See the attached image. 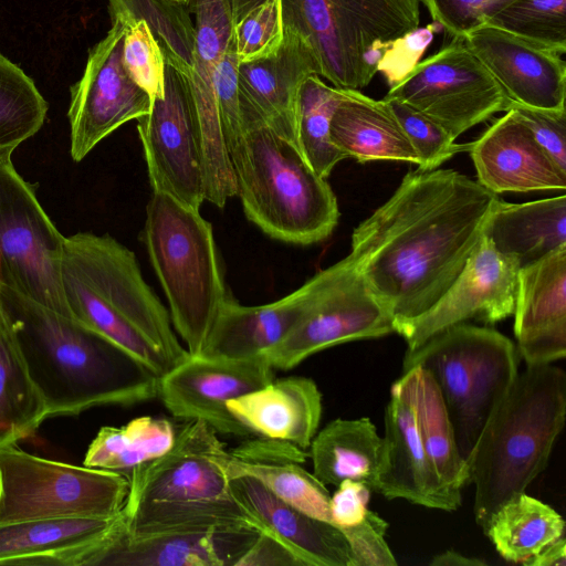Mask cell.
<instances>
[{"label": "cell", "mask_w": 566, "mask_h": 566, "mask_svg": "<svg viewBox=\"0 0 566 566\" xmlns=\"http://www.w3.org/2000/svg\"><path fill=\"white\" fill-rule=\"evenodd\" d=\"M497 199L453 169H418L354 229L349 254L394 326L428 311L450 287Z\"/></svg>", "instance_id": "obj_1"}, {"label": "cell", "mask_w": 566, "mask_h": 566, "mask_svg": "<svg viewBox=\"0 0 566 566\" xmlns=\"http://www.w3.org/2000/svg\"><path fill=\"white\" fill-rule=\"evenodd\" d=\"M0 310L46 418L158 398L160 376L80 321L4 286H0Z\"/></svg>", "instance_id": "obj_2"}, {"label": "cell", "mask_w": 566, "mask_h": 566, "mask_svg": "<svg viewBox=\"0 0 566 566\" xmlns=\"http://www.w3.org/2000/svg\"><path fill=\"white\" fill-rule=\"evenodd\" d=\"M60 274L71 316L158 376L189 356L169 311L144 280L135 253L113 237L92 232L65 237Z\"/></svg>", "instance_id": "obj_3"}, {"label": "cell", "mask_w": 566, "mask_h": 566, "mask_svg": "<svg viewBox=\"0 0 566 566\" xmlns=\"http://www.w3.org/2000/svg\"><path fill=\"white\" fill-rule=\"evenodd\" d=\"M565 419V371L554 364L518 371L467 460L474 518L482 530L545 470Z\"/></svg>", "instance_id": "obj_4"}, {"label": "cell", "mask_w": 566, "mask_h": 566, "mask_svg": "<svg viewBox=\"0 0 566 566\" xmlns=\"http://www.w3.org/2000/svg\"><path fill=\"white\" fill-rule=\"evenodd\" d=\"M229 149L247 218L269 237L310 245L327 239L339 218L336 196L295 144L258 118H241Z\"/></svg>", "instance_id": "obj_5"}, {"label": "cell", "mask_w": 566, "mask_h": 566, "mask_svg": "<svg viewBox=\"0 0 566 566\" xmlns=\"http://www.w3.org/2000/svg\"><path fill=\"white\" fill-rule=\"evenodd\" d=\"M143 238L165 292L174 329L190 355H200L226 301L212 226L199 210L153 192Z\"/></svg>", "instance_id": "obj_6"}, {"label": "cell", "mask_w": 566, "mask_h": 566, "mask_svg": "<svg viewBox=\"0 0 566 566\" xmlns=\"http://www.w3.org/2000/svg\"><path fill=\"white\" fill-rule=\"evenodd\" d=\"M415 366L434 379L467 462L485 422L518 375L517 348L496 329L464 322L407 350L402 369Z\"/></svg>", "instance_id": "obj_7"}, {"label": "cell", "mask_w": 566, "mask_h": 566, "mask_svg": "<svg viewBox=\"0 0 566 566\" xmlns=\"http://www.w3.org/2000/svg\"><path fill=\"white\" fill-rule=\"evenodd\" d=\"M129 493L127 476L22 451L0 450V525L46 518H114Z\"/></svg>", "instance_id": "obj_8"}, {"label": "cell", "mask_w": 566, "mask_h": 566, "mask_svg": "<svg viewBox=\"0 0 566 566\" xmlns=\"http://www.w3.org/2000/svg\"><path fill=\"white\" fill-rule=\"evenodd\" d=\"M298 322L265 354L274 369L289 370L326 348L394 333V318L375 296L350 254L308 280Z\"/></svg>", "instance_id": "obj_9"}, {"label": "cell", "mask_w": 566, "mask_h": 566, "mask_svg": "<svg viewBox=\"0 0 566 566\" xmlns=\"http://www.w3.org/2000/svg\"><path fill=\"white\" fill-rule=\"evenodd\" d=\"M64 240L11 159L0 161V286L72 317L60 274Z\"/></svg>", "instance_id": "obj_10"}, {"label": "cell", "mask_w": 566, "mask_h": 566, "mask_svg": "<svg viewBox=\"0 0 566 566\" xmlns=\"http://www.w3.org/2000/svg\"><path fill=\"white\" fill-rule=\"evenodd\" d=\"M385 97L421 112L454 140L495 113L507 111L512 104L464 40L457 38L419 62Z\"/></svg>", "instance_id": "obj_11"}, {"label": "cell", "mask_w": 566, "mask_h": 566, "mask_svg": "<svg viewBox=\"0 0 566 566\" xmlns=\"http://www.w3.org/2000/svg\"><path fill=\"white\" fill-rule=\"evenodd\" d=\"M165 95L137 120L153 192L200 210L205 201L196 109L188 78L166 64Z\"/></svg>", "instance_id": "obj_12"}, {"label": "cell", "mask_w": 566, "mask_h": 566, "mask_svg": "<svg viewBox=\"0 0 566 566\" xmlns=\"http://www.w3.org/2000/svg\"><path fill=\"white\" fill-rule=\"evenodd\" d=\"M126 25L112 21L106 36L88 53L84 73L71 87L67 111L71 157L81 161L123 124L147 115L151 101L123 65Z\"/></svg>", "instance_id": "obj_13"}, {"label": "cell", "mask_w": 566, "mask_h": 566, "mask_svg": "<svg viewBox=\"0 0 566 566\" xmlns=\"http://www.w3.org/2000/svg\"><path fill=\"white\" fill-rule=\"evenodd\" d=\"M185 4L195 15L196 44L188 81L197 117L205 200L222 208L235 196L237 184L220 119L214 77L234 21L227 0H186Z\"/></svg>", "instance_id": "obj_14"}, {"label": "cell", "mask_w": 566, "mask_h": 566, "mask_svg": "<svg viewBox=\"0 0 566 566\" xmlns=\"http://www.w3.org/2000/svg\"><path fill=\"white\" fill-rule=\"evenodd\" d=\"M273 369L264 356L233 359L189 354L160 376L158 398L175 418L201 420L220 434L252 438L227 402L271 382Z\"/></svg>", "instance_id": "obj_15"}, {"label": "cell", "mask_w": 566, "mask_h": 566, "mask_svg": "<svg viewBox=\"0 0 566 566\" xmlns=\"http://www.w3.org/2000/svg\"><path fill=\"white\" fill-rule=\"evenodd\" d=\"M520 266L482 235L444 294L421 315L398 323L394 332L413 350L433 335L468 319L494 324L514 314Z\"/></svg>", "instance_id": "obj_16"}, {"label": "cell", "mask_w": 566, "mask_h": 566, "mask_svg": "<svg viewBox=\"0 0 566 566\" xmlns=\"http://www.w3.org/2000/svg\"><path fill=\"white\" fill-rule=\"evenodd\" d=\"M229 457L213 428L201 420L187 421L165 453L132 472L124 507L229 495Z\"/></svg>", "instance_id": "obj_17"}, {"label": "cell", "mask_w": 566, "mask_h": 566, "mask_svg": "<svg viewBox=\"0 0 566 566\" xmlns=\"http://www.w3.org/2000/svg\"><path fill=\"white\" fill-rule=\"evenodd\" d=\"M463 40L513 103L565 108L563 54L488 23L470 31Z\"/></svg>", "instance_id": "obj_18"}, {"label": "cell", "mask_w": 566, "mask_h": 566, "mask_svg": "<svg viewBox=\"0 0 566 566\" xmlns=\"http://www.w3.org/2000/svg\"><path fill=\"white\" fill-rule=\"evenodd\" d=\"M384 457L375 492L387 500L454 511L461 491L449 488L438 475L422 444L412 403L399 381L394 382L385 409Z\"/></svg>", "instance_id": "obj_19"}, {"label": "cell", "mask_w": 566, "mask_h": 566, "mask_svg": "<svg viewBox=\"0 0 566 566\" xmlns=\"http://www.w3.org/2000/svg\"><path fill=\"white\" fill-rule=\"evenodd\" d=\"M259 533L258 528L245 526L130 536L125 533L123 521L84 566H237Z\"/></svg>", "instance_id": "obj_20"}, {"label": "cell", "mask_w": 566, "mask_h": 566, "mask_svg": "<svg viewBox=\"0 0 566 566\" xmlns=\"http://www.w3.org/2000/svg\"><path fill=\"white\" fill-rule=\"evenodd\" d=\"M478 182L497 195L503 192L563 191L562 172L536 143L530 128L509 108L475 142L468 144Z\"/></svg>", "instance_id": "obj_21"}, {"label": "cell", "mask_w": 566, "mask_h": 566, "mask_svg": "<svg viewBox=\"0 0 566 566\" xmlns=\"http://www.w3.org/2000/svg\"><path fill=\"white\" fill-rule=\"evenodd\" d=\"M517 352L526 366L566 356V245L518 271L514 310Z\"/></svg>", "instance_id": "obj_22"}, {"label": "cell", "mask_w": 566, "mask_h": 566, "mask_svg": "<svg viewBox=\"0 0 566 566\" xmlns=\"http://www.w3.org/2000/svg\"><path fill=\"white\" fill-rule=\"evenodd\" d=\"M312 74L319 76L311 46L284 29L283 41L274 53L239 65L241 118H258L296 145V101L301 85Z\"/></svg>", "instance_id": "obj_23"}, {"label": "cell", "mask_w": 566, "mask_h": 566, "mask_svg": "<svg viewBox=\"0 0 566 566\" xmlns=\"http://www.w3.org/2000/svg\"><path fill=\"white\" fill-rule=\"evenodd\" d=\"M229 489L260 530L280 538L305 566H350L348 543L334 524L283 502L252 476L231 478Z\"/></svg>", "instance_id": "obj_24"}, {"label": "cell", "mask_w": 566, "mask_h": 566, "mask_svg": "<svg viewBox=\"0 0 566 566\" xmlns=\"http://www.w3.org/2000/svg\"><path fill=\"white\" fill-rule=\"evenodd\" d=\"M124 521L64 517L0 525V565L84 566Z\"/></svg>", "instance_id": "obj_25"}, {"label": "cell", "mask_w": 566, "mask_h": 566, "mask_svg": "<svg viewBox=\"0 0 566 566\" xmlns=\"http://www.w3.org/2000/svg\"><path fill=\"white\" fill-rule=\"evenodd\" d=\"M229 411L254 437L289 442L306 450L322 417V394L311 378L290 376L227 402Z\"/></svg>", "instance_id": "obj_26"}, {"label": "cell", "mask_w": 566, "mask_h": 566, "mask_svg": "<svg viewBox=\"0 0 566 566\" xmlns=\"http://www.w3.org/2000/svg\"><path fill=\"white\" fill-rule=\"evenodd\" d=\"M308 294L310 283L306 281L294 292L263 305H241L230 296L200 355L233 359L265 357L298 322Z\"/></svg>", "instance_id": "obj_27"}, {"label": "cell", "mask_w": 566, "mask_h": 566, "mask_svg": "<svg viewBox=\"0 0 566 566\" xmlns=\"http://www.w3.org/2000/svg\"><path fill=\"white\" fill-rule=\"evenodd\" d=\"M340 90L331 120V140L345 156L359 163L399 160L415 165L418 156L385 99L358 90Z\"/></svg>", "instance_id": "obj_28"}, {"label": "cell", "mask_w": 566, "mask_h": 566, "mask_svg": "<svg viewBox=\"0 0 566 566\" xmlns=\"http://www.w3.org/2000/svg\"><path fill=\"white\" fill-rule=\"evenodd\" d=\"M484 235L502 254L513 258L520 269L566 245V196L510 203H494Z\"/></svg>", "instance_id": "obj_29"}, {"label": "cell", "mask_w": 566, "mask_h": 566, "mask_svg": "<svg viewBox=\"0 0 566 566\" xmlns=\"http://www.w3.org/2000/svg\"><path fill=\"white\" fill-rule=\"evenodd\" d=\"M308 449L313 474L325 485L353 480L376 490L384 440L369 418L332 420L316 432Z\"/></svg>", "instance_id": "obj_30"}, {"label": "cell", "mask_w": 566, "mask_h": 566, "mask_svg": "<svg viewBox=\"0 0 566 566\" xmlns=\"http://www.w3.org/2000/svg\"><path fill=\"white\" fill-rule=\"evenodd\" d=\"M123 513L124 531L130 536L245 526L255 527L261 532L256 520L232 494L188 501L146 502L124 507Z\"/></svg>", "instance_id": "obj_31"}, {"label": "cell", "mask_w": 566, "mask_h": 566, "mask_svg": "<svg viewBox=\"0 0 566 566\" xmlns=\"http://www.w3.org/2000/svg\"><path fill=\"white\" fill-rule=\"evenodd\" d=\"M399 381L412 403L422 444L438 475L449 488L461 491L469 483L468 465L434 379L415 366L403 371Z\"/></svg>", "instance_id": "obj_32"}, {"label": "cell", "mask_w": 566, "mask_h": 566, "mask_svg": "<svg viewBox=\"0 0 566 566\" xmlns=\"http://www.w3.org/2000/svg\"><path fill=\"white\" fill-rule=\"evenodd\" d=\"M483 531L502 558L523 563L564 536L565 522L548 504L524 492L504 503Z\"/></svg>", "instance_id": "obj_33"}, {"label": "cell", "mask_w": 566, "mask_h": 566, "mask_svg": "<svg viewBox=\"0 0 566 566\" xmlns=\"http://www.w3.org/2000/svg\"><path fill=\"white\" fill-rule=\"evenodd\" d=\"M176 429L166 418L143 416L123 427H103L91 442L83 465L120 473L127 478L138 467L165 453Z\"/></svg>", "instance_id": "obj_34"}, {"label": "cell", "mask_w": 566, "mask_h": 566, "mask_svg": "<svg viewBox=\"0 0 566 566\" xmlns=\"http://www.w3.org/2000/svg\"><path fill=\"white\" fill-rule=\"evenodd\" d=\"M44 419L43 400L0 310V450L30 437Z\"/></svg>", "instance_id": "obj_35"}, {"label": "cell", "mask_w": 566, "mask_h": 566, "mask_svg": "<svg viewBox=\"0 0 566 566\" xmlns=\"http://www.w3.org/2000/svg\"><path fill=\"white\" fill-rule=\"evenodd\" d=\"M112 21H144L161 49L166 64L190 76L196 44L195 23L178 0H108Z\"/></svg>", "instance_id": "obj_36"}, {"label": "cell", "mask_w": 566, "mask_h": 566, "mask_svg": "<svg viewBox=\"0 0 566 566\" xmlns=\"http://www.w3.org/2000/svg\"><path fill=\"white\" fill-rule=\"evenodd\" d=\"M340 99V90L310 75L301 85L295 108V142L312 169L327 178L347 158L331 140V120Z\"/></svg>", "instance_id": "obj_37"}, {"label": "cell", "mask_w": 566, "mask_h": 566, "mask_svg": "<svg viewBox=\"0 0 566 566\" xmlns=\"http://www.w3.org/2000/svg\"><path fill=\"white\" fill-rule=\"evenodd\" d=\"M292 458L238 459L227 462L229 479L249 475L283 502L316 518L332 523L331 494L325 484Z\"/></svg>", "instance_id": "obj_38"}, {"label": "cell", "mask_w": 566, "mask_h": 566, "mask_svg": "<svg viewBox=\"0 0 566 566\" xmlns=\"http://www.w3.org/2000/svg\"><path fill=\"white\" fill-rule=\"evenodd\" d=\"M48 103L22 69L0 53V161L43 126Z\"/></svg>", "instance_id": "obj_39"}, {"label": "cell", "mask_w": 566, "mask_h": 566, "mask_svg": "<svg viewBox=\"0 0 566 566\" xmlns=\"http://www.w3.org/2000/svg\"><path fill=\"white\" fill-rule=\"evenodd\" d=\"M486 23L560 54L566 51V0H514Z\"/></svg>", "instance_id": "obj_40"}, {"label": "cell", "mask_w": 566, "mask_h": 566, "mask_svg": "<svg viewBox=\"0 0 566 566\" xmlns=\"http://www.w3.org/2000/svg\"><path fill=\"white\" fill-rule=\"evenodd\" d=\"M123 65L151 101L163 98L166 83V61L153 32L144 21L126 25L123 41Z\"/></svg>", "instance_id": "obj_41"}, {"label": "cell", "mask_w": 566, "mask_h": 566, "mask_svg": "<svg viewBox=\"0 0 566 566\" xmlns=\"http://www.w3.org/2000/svg\"><path fill=\"white\" fill-rule=\"evenodd\" d=\"M384 99L415 149L419 170H433L455 153L467 150L468 144H455L444 128L421 112L395 98Z\"/></svg>", "instance_id": "obj_42"}, {"label": "cell", "mask_w": 566, "mask_h": 566, "mask_svg": "<svg viewBox=\"0 0 566 566\" xmlns=\"http://www.w3.org/2000/svg\"><path fill=\"white\" fill-rule=\"evenodd\" d=\"M240 63L274 53L284 38L281 0H263L244 13L233 27Z\"/></svg>", "instance_id": "obj_43"}, {"label": "cell", "mask_w": 566, "mask_h": 566, "mask_svg": "<svg viewBox=\"0 0 566 566\" xmlns=\"http://www.w3.org/2000/svg\"><path fill=\"white\" fill-rule=\"evenodd\" d=\"M433 21L452 38L463 39L470 31L485 24L514 0H421Z\"/></svg>", "instance_id": "obj_44"}, {"label": "cell", "mask_w": 566, "mask_h": 566, "mask_svg": "<svg viewBox=\"0 0 566 566\" xmlns=\"http://www.w3.org/2000/svg\"><path fill=\"white\" fill-rule=\"evenodd\" d=\"M443 29L438 22L417 29L388 41L387 48L377 64L390 87L403 81L432 42L434 34Z\"/></svg>", "instance_id": "obj_45"}, {"label": "cell", "mask_w": 566, "mask_h": 566, "mask_svg": "<svg viewBox=\"0 0 566 566\" xmlns=\"http://www.w3.org/2000/svg\"><path fill=\"white\" fill-rule=\"evenodd\" d=\"M239 65L232 33L218 63L214 77L217 103L228 151L242 132L238 88Z\"/></svg>", "instance_id": "obj_46"}, {"label": "cell", "mask_w": 566, "mask_h": 566, "mask_svg": "<svg viewBox=\"0 0 566 566\" xmlns=\"http://www.w3.org/2000/svg\"><path fill=\"white\" fill-rule=\"evenodd\" d=\"M388 523L373 511L349 527L339 528L349 546L350 566H396L397 560L385 541Z\"/></svg>", "instance_id": "obj_47"}, {"label": "cell", "mask_w": 566, "mask_h": 566, "mask_svg": "<svg viewBox=\"0 0 566 566\" xmlns=\"http://www.w3.org/2000/svg\"><path fill=\"white\" fill-rule=\"evenodd\" d=\"M515 109L525 122L536 143L566 174V111L544 109L513 103Z\"/></svg>", "instance_id": "obj_48"}, {"label": "cell", "mask_w": 566, "mask_h": 566, "mask_svg": "<svg viewBox=\"0 0 566 566\" xmlns=\"http://www.w3.org/2000/svg\"><path fill=\"white\" fill-rule=\"evenodd\" d=\"M370 491L366 484L353 480L337 485L329 501L332 524L343 528L360 523L368 511Z\"/></svg>", "instance_id": "obj_49"}, {"label": "cell", "mask_w": 566, "mask_h": 566, "mask_svg": "<svg viewBox=\"0 0 566 566\" xmlns=\"http://www.w3.org/2000/svg\"><path fill=\"white\" fill-rule=\"evenodd\" d=\"M237 566H305L280 538L261 531Z\"/></svg>", "instance_id": "obj_50"}, {"label": "cell", "mask_w": 566, "mask_h": 566, "mask_svg": "<svg viewBox=\"0 0 566 566\" xmlns=\"http://www.w3.org/2000/svg\"><path fill=\"white\" fill-rule=\"evenodd\" d=\"M525 566H566L565 535L522 563Z\"/></svg>", "instance_id": "obj_51"}, {"label": "cell", "mask_w": 566, "mask_h": 566, "mask_svg": "<svg viewBox=\"0 0 566 566\" xmlns=\"http://www.w3.org/2000/svg\"><path fill=\"white\" fill-rule=\"evenodd\" d=\"M431 566H483L485 562L476 557L464 556L453 549L436 555L429 563Z\"/></svg>", "instance_id": "obj_52"}, {"label": "cell", "mask_w": 566, "mask_h": 566, "mask_svg": "<svg viewBox=\"0 0 566 566\" xmlns=\"http://www.w3.org/2000/svg\"><path fill=\"white\" fill-rule=\"evenodd\" d=\"M178 1H181V2H184V3L186 2V0H178Z\"/></svg>", "instance_id": "obj_53"}]
</instances>
